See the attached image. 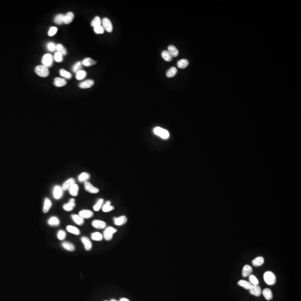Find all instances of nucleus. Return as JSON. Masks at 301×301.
<instances>
[{
	"label": "nucleus",
	"instance_id": "f257e3e1",
	"mask_svg": "<svg viewBox=\"0 0 301 301\" xmlns=\"http://www.w3.org/2000/svg\"><path fill=\"white\" fill-rule=\"evenodd\" d=\"M154 133L163 140H167L170 137V133L168 131L160 127H156L154 128Z\"/></svg>",
	"mask_w": 301,
	"mask_h": 301
},
{
	"label": "nucleus",
	"instance_id": "f03ea898",
	"mask_svg": "<svg viewBox=\"0 0 301 301\" xmlns=\"http://www.w3.org/2000/svg\"><path fill=\"white\" fill-rule=\"evenodd\" d=\"M35 71L36 74L40 77H47L49 75L48 68L43 65L37 66L35 68Z\"/></svg>",
	"mask_w": 301,
	"mask_h": 301
},
{
	"label": "nucleus",
	"instance_id": "7ed1b4c3",
	"mask_svg": "<svg viewBox=\"0 0 301 301\" xmlns=\"http://www.w3.org/2000/svg\"><path fill=\"white\" fill-rule=\"evenodd\" d=\"M264 280L267 284L271 286L273 285L276 282V278L274 273L272 272L268 271L264 274Z\"/></svg>",
	"mask_w": 301,
	"mask_h": 301
},
{
	"label": "nucleus",
	"instance_id": "20e7f679",
	"mask_svg": "<svg viewBox=\"0 0 301 301\" xmlns=\"http://www.w3.org/2000/svg\"><path fill=\"white\" fill-rule=\"evenodd\" d=\"M117 231V230L112 226L107 227L103 232V237L107 241H109L112 239L113 235L116 233Z\"/></svg>",
	"mask_w": 301,
	"mask_h": 301
},
{
	"label": "nucleus",
	"instance_id": "39448f33",
	"mask_svg": "<svg viewBox=\"0 0 301 301\" xmlns=\"http://www.w3.org/2000/svg\"><path fill=\"white\" fill-rule=\"evenodd\" d=\"M53 63V56L50 54H45L42 58V63L43 65L47 68L51 67Z\"/></svg>",
	"mask_w": 301,
	"mask_h": 301
},
{
	"label": "nucleus",
	"instance_id": "423d86ee",
	"mask_svg": "<svg viewBox=\"0 0 301 301\" xmlns=\"http://www.w3.org/2000/svg\"><path fill=\"white\" fill-rule=\"evenodd\" d=\"M102 25L103 28L106 30L108 33H111L113 31V25L112 22L108 18H103L102 20Z\"/></svg>",
	"mask_w": 301,
	"mask_h": 301
},
{
	"label": "nucleus",
	"instance_id": "0eeeda50",
	"mask_svg": "<svg viewBox=\"0 0 301 301\" xmlns=\"http://www.w3.org/2000/svg\"><path fill=\"white\" fill-rule=\"evenodd\" d=\"M85 190L91 194H97L99 192V190L97 188L94 187L91 182L86 181L84 183Z\"/></svg>",
	"mask_w": 301,
	"mask_h": 301
},
{
	"label": "nucleus",
	"instance_id": "6e6552de",
	"mask_svg": "<svg viewBox=\"0 0 301 301\" xmlns=\"http://www.w3.org/2000/svg\"><path fill=\"white\" fill-rule=\"evenodd\" d=\"M63 190L62 187L59 186H56L53 190V196L55 199H59L63 196Z\"/></svg>",
	"mask_w": 301,
	"mask_h": 301
},
{
	"label": "nucleus",
	"instance_id": "1a4fd4ad",
	"mask_svg": "<svg viewBox=\"0 0 301 301\" xmlns=\"http://www.w3.org/2000/svg\"><path fill=\"white\" fill-rule=\"evenodd\" d=\"M91 224L93 227H94L96 229H104L106 228V226H107V224L105 222L102 220H95L93 221Z\"/></svg>",
	"mask_w": 301,
	"mask_h": 301
},
{
	"label": "nucleus",
	"instance_id": "9d476101",
	"mask_svg": "<svg viewBox=\"0 0 301 301\" xmlns=\"http://www.w3.org/2000/svg\"><path fill=\"white\" fill-rule=\"evenodd\" d=\"M249 293L251 294H252L253 295H255L256 297H258L260 296L261 293H262V290H261V288L259 287L258 285H252V287H250V288L249 289Z\"/></svg>",
	"mask_w": 301,
	"mask_h": 301
},
{
	"label": "nucleus",
	"instance_id": "9b49d317",
	"mask_svg": "<svg viewBox=\"0 0 301 301\" xmlns=\"http://www.w3.org/2000/svg\"><path fill=\"white\" fill-rule=\"evenodd\" d=\"M114 224L117 226H121L126 224L127 221V218L126 216L122 215L119 217H114L113 219Z\"/></svg>",
	"mask_w": 301,
	"mask_h": 301
},
{
	"label": "nucleus",
	"instance_id": "f8f14e48",
	"mask_svg": "<svg viewBox=\"0 0 301 301\" xmlns=\"http://www.w3.org/2000/svg\"><path fill=\"white\" fill-rule=\"evenodd\" d=\"M82 241L84 244V248L86 250L89 251L92 248V243L90 239L86 237H83L81 238Z\"/></svg>",
	"mask_w": 301,
	"mask_h": 301
},
{
	"label": "nucleus",
	"instance_id": "ddd939ff",
	"mask_svg": "<svg viewBox=\"0 0 301 301\" xmlns=\"http://www.w3.org/2000/svg\"><path fill=\"white\" fill-rule=\"evenodd\" d=\"M94 84V82L91 79L86 80L84 82L80 83L79 86L82 89H88L90 88Z\"/></svg>",
	"mask_w": 301,
	"mask_h": 301
},
{
	"label": "nucleus",
	"instance_id": "4468645a",
	"mask_svg": "<svg viewBox=\"0 0 301 301\" xmlns=\"http://www.w3.org/2000/svg\"><path fill=\"white\" fill-rule=\"evenodd\" d=\"M74 183H75V179L73 178H70L69 179L67 180L65 182H64L62 188L63 190V191L64 190V191L68 190L69 189L70 187Z\"/></svg>",
	"mask_w": 301,
	"mask_h": 301
},
{
	"label": "nucleus",
	"instance_id": "2eb2a0df",
	"mask_svg": "<svg viewBox=\"0 0 301 301\" xmlns=\"http://www.w3.org/2000/svg\"><path fill=\"white\" fill-rule=\"evenodd\" d=\"M167 51L172 57H176L179 55V50L174 45H169L167 48Z\"/></svg>",
	"mask_w": 301,
	"mask_h": 301
},
{
	"label": "nucleus",
	"instance_id": "dca6fc26",
	"mask_svg": "<svg viewBox=\"0 0 301 301\" xmlns=\"http://www.w3.org/2000/svg\"><path fill=\"white\" fill-rule=\"evenodd\" d=\"M79 215L83 219H88L92 217L93 216V212L91 210H83L80 211L79 213Z\"/></svg>",
	"mask_w": 301,
	"mask_h": 301
},
{
	"label": "nucleus",
	"instance_id": "f3484780",
	"mask_svg": "<svg viewBox=\"0 0 301 301\" xmlns=\"http://www.w3.org/2000/svg\"><path fill=\"white\" fill-rule=\"evenodd\" d=\"M66 81L64 78H60V77H56L54 79V84L56 87H62L66 85Z\"/></svg>",
	"mask_w": 301,
	"mask_h": 301
},
{
	"label": "nucleus",
	"instance_id": "a211bd4d",
	"mask_svg": "<svg viewBox=\"0 0 301 301\" xmlns=\"http://www.w3.org/2000/svg\"><path fill=\"white\" fill-rule=\"evenodd\" d=\"M74 18V14L72 12H69L64 16V24H69Z\"/></svg>",
	"mask_w": 301,
	"mask_h": 301
},
{
	"label": "nucleus",
	"instance_id": "6ab92c4d",
	"mask_svg": "<svg viewBox=\"0 0 301 301\" xmlns=\"http://www.w3.org/2000/svg\"><path fill=\"white\" fill-rule=\"evenodd\" d=\"M91 175L88 172H84L80 174L78 176V180L80 182H86L90 179Z\"/></svg>",
	"mask_w": 301,
	"mask_h": 301
},
{
	"label": "nucleus",
	"instance_id": "aec40b11",
	"mask_svg": "<svg viewBox=\"0 0 301 301\" xmlns=\"http://www.w3.org/2000/svg\"><path fill=\"white\" fill-rule=\"evenodd\" d=\"M82 64L85 66H87V67H89V66H91L95 64H97V62L93 60L90 57H86L85 59H83V60L82 61Z\"/></svg>",
	"mask_w": 301,
	"mask_h": 301
},
{
	"label": "nucleus",
	"instance_id": "412c9836",
	"mask_svg": "<svg viewBox=\"0 0 301 301\" xmlns=\"http://www.w3.org/2000/svg\"><path fill=\"white\" fill-rule=\"evenodd\" d=\"M252 268L249 265H245L243 267L242 271V275L243 277H246L251 274L252 272Z\"/></svg>",
	"mask_w": 301,
	"mask_h": 301
},
{
	"label": "nucleus",
	"instance_id": "4be33fe9",
	"mask_svg": "<svg viewBox=\"0 0 301 301\" xmlns=\"http://www.w3.org/2000/svg\"><path fill=\"white\" fill-rule=\"evenodd\" d=\"M262 294H263L264 297L266 300H271L273 298V293L271 291V290L269 288H265L262 291Z\"/></svg>",
	"mask_w": 301,
	"mask_h": 301
},
{
	"label": "nucleus",
	"instance_id": "5701e85b",
	"mask_svg": "<svg viewBox=\"0 0 301 301\" xmlns=\"http://www.w3.org/2000/svg\"><path fill=\"white\" fill-rule=\"evenodd\" d=\"M71 217L73 220V221L79 225H82L84 224V219L83 217H81L79 215H72Z\"/></svg>",
	"mask_w": 301,
	"mask_h": 301
},
{
	"label": "nucleus",
	"instance_id": "b1692460",
	"mask_svg": "<svg viewBox=\"0 0 301 301\" xmlns=\"http://www.w3.org/2000/svg\"><path fill=\"white\" fill-rule=\"evenodd\" d=\"M51 205H52V203L51 201L49 200L48 198H46L45 199V201H44V207H43V212L44 213H47L49 210L50 209L51 207Z\"/></svg>",
	"mask_w": 301,
	"mask_h": 301
},
{
	"label": "nucleus",
	"instance_id": "393cba45",
	"mask_svg": "<svg viewBox=\"0 0 301 301\" xmlns=\"http://www.w3.org/2000/svg\"><path fill=\"white\" fill-rule=\"evenodd\" d=\"M69 193L71 195L73 196H77L79 192V186L77 184H73L69 188Z\"/></svg>",
	"mask_w": 301,
	"mask_h": 301
},
{
	"label": "nucleus",
	"instance_id": "a878e982",
	"mask_svg": "<svg viewBox=\"0 0 301 301\" xmlns=\"http://www.w3.org/2000/svg\"><path fill=\"white\" fill-rule=\"evenodd\" d=\"M64 15L57 14L54 17V21L57 25H62L64 24Z\"/></svg>",
	"mask_w": 301,
	"mask_h": 301
},
{
	"label": "nucleus",
	"instance_id": "bb28decb",
	"mask_svg": "<svg viewBox=\"0 0 301 301\" xmlns=\"http://www.w3.org/2000/svg\"><path fill=\"white\" fill-rule=\"evenodd\" d=\"M114 209V207L111 205V202L110 201H106L105 204L102 208V210L104 212H108Z\"/></svg>",
	"mask_w": 301,
	"mask_h": 301
},
{
	"label": "nucleus",
	"instance_id": "cd10ccee",
	"mask_svg": "<svg viewBox=\"0 0 301 301\" xmlns=\"http://www.w3.org/2000/svg\"><path fill=\"white\" fill-rule=\"evenodd\" d=\"M66 229H67L68 231H69L70 233H71L73 234H74V235H79L80 233V230L78 228H76L75 226H72V225L67 226Z\"/></svg>",
	"mask_w": 301,
	"mask_h": 301
},
{
	"label": "nucleus",
	"instance_id": "c85d7f7f",
	"mask_svg": "<svg viewBox=\"0 0 301 301\" xmlns=\"http://www.w3.org/2000/svg\"><path fill=\"white\" fill-rule=\"evenodd\" d=\"M264 262V259L262 257H258L253 260L252 264L254 266H262Z\"/></svg>",
	"mask_w": 301,
	"mask_h": 301
},
{
	"label": "nucleus",
	"instance_id": "c756f323",
	"mask_svg": "<svg viewBox=\"0 0 301 301\" xmlns=\"http://www.w3.org/2000/svg\"><path fill=\"white\" fill-rule=\"evenodd\" d=\"M238 284L239 286L243 287L245 289H249L252 286V284L249 282L245 280H239L238 282Z\"/></svg>",
	"mask_w": 301,
	"mask_h": 301
},
{
	"label": "nucleus",
	"instance_id": "7c9ffc66",
	"mask_svg": "<svg viewBox=\"0 0 301 301\" xmlns=\"http://www.w3.org/2000/svg\"><path fill=\"white\" fill-rule=\"evenodd\" d=\"M62 246L65 249L68 251L73 252L75 250V246L70 242L64 241L62 243Z\"/></svg>",
	"mask_w": 301,
	"mask_h": 301
},
{
	"label": "nucleus",
	"instance_id": "2f4dec72",
	"mask_svg": "<svg viewBox=\"0 0 301 301\" xmlns=\"http://www.w3.org/2000/svg\"><path fill=\"white\" fill-rule=\"evenodd\" d=\"M48 223L50 226H56L60 224V221L57 217H53L49 219Z\"/></svg>",
	"mask_w": 301,
	"mask_h": 301
},
{
	"label": "nucleus",
	"instance_id": "473e14b6",
	"mask_svg": "<svg viewBox=\"0 0 301 301\" xmlns=\"http://www.w3.org/2000/svg\"><path fill=\"white\" fill-rule=\"evenodd\" d=\"M177 66L180 69H185L189 65V62L186 59H181L177 62Z\"/></svg>",
	"mask_w": 301,
	"mask_h": 301
},
{
	"label": "nucleus",
	"instance_id": "72a5a7b5",
	"mask_svg": "<svg viewBox=\"0 0 301 301\" xmlns=\"http://www.w3.org/2000/svg\"><path fill=\"white\" fill-rule=\"evenodd\" d=\"M101 23H102V21L100 20V18L99 16H95L91 21V27H93L94 28L95 27H97L98 26H100Z\"/></svg>",
	"mask_w": 301,
	"mask_h": 301
},
{
	"label": "nucleus",
	"instance_id": "f704fd0d",
	"mask_svg": "<svg viewBox=\"0 0 301 301\" xmlns=\"http://www.w3.org/2000/svg\"><path fill=\"white\" fill-rule=\"evenodd\" d=\"M161 56L166 62H171L172 60V57L169 54L167 50L162 51L161 53Z\"/></svg>",
	"mask_w": 301,
	"mask_h": 301
},
{
	"label": "nucleus",
	"instance_id": "c9c22d12",
	"mask_svg": "<svg viewBox=\"0 0 301 301\" xmlns=\"http://www.w3.org/2000/svg\"><path fill=\"white\" fill-rule=\"evenodd\" d=\"M91 238L94 241H101L103 238V235L99 232H95L91 234Z\"/></svg>",
	"mask_w": 301,
	"mask_h": 301
},
{
	"label": "nucleus",
	"instance_id": "e433bc0d",
	"mask_svg": "<svg viewBox=\"0 0 301 301\" xmlns=\"http://www.w3.org/2000/svg\"><path fill=\"white\" fill-rule=\"evenodd\" d=\"M75 206V202H71L69 201L68 203H65L63 205L64 210L66 211H70L73 210L74 207Z\"/></svg>",
	"mask_w": 301,
	"mask_h": 301
},
{
	"label": "nucleus",
	"instance_id": "4c0bfd02",
	"mask_svg": "<svg viewBox=\"0 0 301 301\" xmlns=\"http://www.w3.org/2000/svg\"><path fill=\"white\" fill-rule=\"evenodd\" d=\"M177 72V69L175 67H172L166 72V77H174Z\"/></svg>",
	"mask_w": 301,
	"mask_h": 301
},
{
	"label": "nucleus",
	"instance_id": "58836bf2",
	"mask_svg": "<svg viewBox=\"0 0 301 301\" xmlns=\"http://www.w3.org/2000/svg\"><path fill=\"white\" fill-rule=\"evenodd\" d=\"M56 50L63 54V55H66L67 54V50L62 44H57L56 46Z\"/></svg>",
	"mask_w": 301,
	"mask_h": 301
},
{
	"label": "nucleus",
	"instance_id": "ea45409f",
	"mask_svg": "<svg viewBox=\"0 0 301 301\" xmlns=\"http://www.w3.org/2000/svg\"><path fill=\"white\" fill-rule=\"evenodd\" d=\"M87 73L85 70H81L76 74V79L78 80H82L86 77Z\"/></svg>",
	"mask_w": 301,
	"mask_h": 301
},
{
	"label": "nucleus",
	"instance_id": "a19ab883",
	"mask_svg": "<svg viewBox=\"0 0 301 301\" xmlns=\"http://www.w3.org/2000/svg\"><path fill=\"white\" fill-rule=\"evenodd\" d=\"M82 66H83V64H82V62H77L73 66L72 70H73V72L77 73V72L79 71L80 70H81L82 68Z\"/></svg>",
	"mask_w": 301,
	"mask_h": 301
},
{
	"label": "nucleus",
	"instance_id": "79ce46f5",
	"mask_svg": "<svg viewBox=\"0 0 301 301\" xmlns=\"http://www.w3.org/2000/svg\"><path fill=\"white\" fill-rule=\"evenodd\" d=\"M60 74L62 77H65L67 79H70L72 77L71 74L69 72L67 71L66 70H64L63 69H62L61 70H60Z\"/></svg>",
	"mask_w": 301,
	"mask_h": 301
},
{
	"label": "nucleus",
	"instance_id": "37998d69",
	"mask_svg": "<svg viewBox=\"0 0 301 301\" xmlns=\"http://www.w3.org/2000/svg\"><path fill=\"white\" fill-rule=\"evenodd\" d=\"M103 203V199H100L97 203H95L94 205V206H93V209L94 211H98L100 209V208H102V206Z\"/></svg>",
	"mask_w": 301,
	"mask_h": 301
},
{
	"label": "nucleus",
	"instance_id": "c03bdc74",
	"mask_svg": "<svg viewBox=\"0 0 301 301\" xmlns=\"http://www.w3.org/2000/svg\"><path fill=\"white\" fill-rule=\"evenodd\" d=\"M249 279L250 280V283L252 284V285H258L259 284V280H258V279L257 278V277L255 276H254V275H249Z\"/></svg>",
	"mask_w": 301,
	"mask_h": 301
},
{
	"label": "nucleus",
	"instance_id": "a18cd8bd",
	"mask_svg": "<svg viewBox=\"0 0 301 301\" xmlns=\"http://www.w3.org/2000/svg\"><path fill=\"white\" fill-rule=\"evenodd\" d=\"M54 60L56 61V62L57 63H60V62H62L63 61V54L62 53H60V52H58L57 51L55 53V55L54 56Z\"/></svg>",
	"mask_w": 301,
	"mask_h": 301
},
{
	"label": "nucleus",
	"instance_id": "49530a36",
	"mask_svg": "<svg viewBox=\"0 0 301 301\" xmlns=\"http://www.w3.org/2000/svg\"><path fill=\"white\" fill-rule=\"evenodd\" d=\"M66 234L65 231H64L63 230H59V231H58L57 234V238L60 240H64L66 238Z\"/></svg>",
	"mask_w": 301,
	"mask_h": 301
},
{
	"label": "nucleus",
	"instance_id": "de8ad7c7",
	"mask_svg": "<svg viewBox=\"0 0 301 301\" xmlns=\"http://www.w3.org/2000/svg\"><path fill=\"white\" fill-rule=\"evenodd\" d=\"M94 31L97 34H102L104 33V29L103 28L102 25L98 26L97 27H95L94 28Z\"/></svg>",
	"mask_w": 301,
	"mask_h": 301
},
{
	"label": "nucleus",
	"instance_id": "09e8293b",
	"mask_svg": "<svg viewBox=\"0 0 301 301\" xmlns=\"http://www.w3.org/2000/svg\"><path fill=\"white\" fill-rule=\"evenodd\" d=\"M56 45L53 42H49L47 45V49L50 52H53L56 50Z\"/></svg>",
	"mask_w": 301,
	"mask_h": 301
},
{
	"label": "nucleus",
	"instance_id": "8fccbe9b",
	"mask_svg": "<svg viewBox=\"0 0 301 301\" xmlns=\"http://www.w3.org/2000/svg\"><path fill=\"white\" fill-rule=\"evenodd\" d=\"M57 31V28L56 27H51L49 29L48 32V35L49 36H53L55 35Z\"/></svg>",
	"mask_w": 301,
	"mask_h": 301
},
{
	"label": "nucleus",
	"instance_id": "3c124183",
	"mask_svg": "<svg viewBox=\"0 0 301 301\" xmlns=\"http://www.w3.org/2000/svg\"><path fill=\"white\" fill-rule=\"evenodd\" d=\"M119 301H130L128 299H127L126 298H122L120 299Z\"/></svg>",
	"mask_w": 301,
	"mask_h": 301
},
{
	"label": "nucleus",
	"instance_id": "603ef678",
	"mask_svg": "<svg viewBox=\"0 0 301 301\" xmlns=\"http://www.w3.org/2000/svg\"><path fill=\"white\" fill-rule=\"evenodd\" d=\"M69 201H71V202H75V199H71L70 200H69Z\"/></svg>",
	"mask_w": 301,
	"mask_h": 301
},
{
	"label": "nucleus",
	"instance_id": "864d4df0",
	"mask_svg": "<svg viewBox=\"0 0 301 301\" xmlns=\"http://www.w3.org/2000/svg\"><path fill=\"white\" fill-rule=\"evenodd\" d=\"M111 301H117V300H114V299H112V300H111Z\"/></svg>",
	"mask_w": 301,
	"mask_h": 301
},
{
	"label": "nucleus",
	"instance_id": "5fc2aeb1",
	"mask_svg": "<svg viewBox=\"0 0 301 301\" xmlns=\"http://www.w3.org/2000/svg\"></svg>",
	"mask_w": 301,
	"mask_h": 301
}]
</instances>
